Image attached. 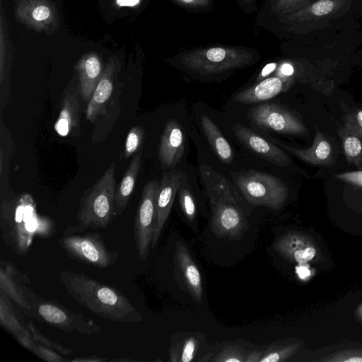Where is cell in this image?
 Instances as JSON below:
<instances>
[{"mask_svg": "<svg viewBox=\"0 0 362 362\" xmlns=\"http://www.w3.org/2000/svg\"><path fill=\"white\" fill-rule=\"evenodd\" d=\"M261 57L259 52L254 47L211 45L183 49L167 62L192 76L211 78L249 67Z\"/></svg>", "mask_w": 362, "mask_h": 362, "instance_id": "1", "label": "cell"}, {"mask_svg": "<svg viewBox=\"0 0 362 362\" xmlns=\"http://www.w3.org/2000/svg\"><path fill=\"white\" fill-rule=\"evenodd\" d=\"M60 280L68 293L91 313L119 322H140L143 317L117 288L83 272L62 271Z\"/></svg>", "mask_w": 362, "mask_h": 362, "instance_id": "2", "label": "cell"}, {"mask_svg": "<svg viewBox=\"0 0 362 362\" xmlns=\"http://www.w3.org/2000/svg\"><path fill=\"white\" fill-rule=\"evenodd\" d=\"M0 227L6 244L21 256L28 252L35 238H48L57 232L53 220L37 213L28 194L1 201Z\"/></svg>", "mask_w": 362, "mask_h": 362, "instance_id": "3", "label": "cell"}, {"mask_svg": "<svg viewBox=\"0 0 362 362\" xmlns=\"http://www.w3.org/2000/svg\"><path fill=\"white\" fill-rule=\"evenodd\" d=\"M200 175L211 208L212 233L220 238H240L248 225L233 185L206 164L201 165Z\"/></svg>", "mask_w": 362, "mask_h": 362, "instance_id": "4", "label": "cell"}, {"mask_svg": "<svg viewBox=\"0 0 362 362\" xmlns=\"http://www.w3.org/2000/svg\"><path fill=\"white\" fill-rule=\"evenodd\" d=\"M115 163L88 189L80 201L78 225L69 226L64 234L83 233L88 228H106L114 216L115 204Z\"/></svg>", "mask_w": 362, "mask_h": 362, "instance_id": "5", "label": "cell"}, {"mask_svg": "<svg viewBox=\"0 0 362 362\" xmlns=\"http://www.w3.org/2000/svg\"><path fill=\"white\" fill-rule=\"evenodd\" d=\"M30 281L23 283L25 296L33 310V317L59 329L86 335H96L100 327L81 313L73 312L53 300L37 296L28 286Z\"/></svg>", "mask_w": 362, "mask_h": 362, "instance_id": "6", "label": "cell"}, {"mask_svg": "<svg viewBox=\"0 0 362 362\" xmlns=\"http://www.w3.org/2000/svg\"><path fill=\"white\" fill-rule=\"evenodd\" d=\"M235 185L253 206L279 209L288 197V188L278 177L255 170L230 172Z\"/></svg>", "mask_w": 362, "mask_h": 362, "instance_id": "7", "label": "cell"}, {"mask_svg": "<svg viewBox=\"0 0 362 362\" xmlns=\"http://www.w3.org/2000/svg\"><path fill=\"white\" fill-rule=\"evenodd\" d=\"M59 243L71 259L99 269L112 266L119 257L117 251L106 247L103 235L98 233L64 234Z\"/></svg>", "mask_w": 362, "mask_h": 362, "instance_id": "8", "label": "cell"}, {"mask_svg": "<svg viewBox=\"0 0 362 362\" xmlns=\"http://www.w3.org/2000/svg\"><path fill=\"white\" fill-rule=\"evenodd\" d=\"M156 180L148 182L144 187L134 225L135 245L140 259L145 261L151 249L156 227V199L159 188Z\"/></svg>", "mask_w": 362, "mask_h": 362, "instance_id": "9", "label": "cell"}, {"mask_svg": "<svg viewBox=\"0 0 362 362\" xmlns=\"http://www.w3.org/2000/svg\"><path fill=\"white\" fill-rule=\"evenodd\" d=\"M247 117L255 126L274 132L304 135L308 133L303 123L291 111L272 103H264L250 108Z\"/></svg>", "mask_w": 362, "mask_h": 362, "instance_id": "10", "label": "cell"}, {"mask_svg": "<svg viewBox=\"0 0 362 362\" xmlns=\"http://www.w3.org/2000/svg\"><path fill=\"white\" fill-rule=\"evenodd\" d=\"M351 0H317L279 18L268 31L279 28L288 33H300L305 24L313 21L328 18L344 11Z\"/></svg>", "mask_w": 362, "mask_h": 362, "instance_id": "11", "label": "cell"}, {"mask_svg": "<svg viewBox=\"0 0 362 362\" xmlns=\"http://www.w3.org/2000/svg\"><path fill=\"white\" fill-rule=\"evenodd\" d=\"M182 180L181 173L175 168L163 173L156 199V221L151 249L157 244Z\"/></svg>", "mask_w": 362, "mask_h": 362, "instance_id": "12", "label": "cell"}, {"mask_svg": "<svg viewBox=\"0 0 362 362\" xmlns=\"http://www.w3.org/2000/svg\"><path fill=\"white\" fill-rule=\"evenodd\" d=\"M233 129L239 141L258 156L279 166L290 165L291 160L281 148L259 136L250 128L237 123Z\"/></svg>", "mask_w": 362, "mask_h": 362, "instance_id": "13", "label": "cell"}, {"mask_svg": "<svg viewBox=\"0 0 362 362\" xmlns=\"http://www.w3.org/2000/svg\"><path fill=\"white\" fill-rule=\"evenodd\" d=\"M185 138L179 123L169 119L160 136L158 158L163 170H170L180 163L185 151Z\"/></svg>", "mask_w": 362, "mask_h": 362, "instance_id": "14", "label": "cell"}, {"mask_svg": "<svg viewBox=\"0 0 362 362\" xmlns=\"http://www.w3.org/2000/svg\"><path fill=\"white\" fill-rule=\"evenodd\" d=\"M16 15L29 27L43 30L56 27L57 13L45 0H23L18 4Z\"/></svg>", "mask_w": 362, "mask_h": 362, "instance_id": "15", "label": "cell"}, {"mask_svg": "<svg viewBox=\"0 0 362 362\" xmlns=\"http://www.w3.org/2000/svg\"><path fill=\"white\" fill-rule=\"evenodd\" d=\"M175 262L187 291L200 303L203 295L202 276L187 248L180 240L175 243Z\"/></svg>", "mask_w": 362, "mask_h": 362, "instance_id": "16", "label": "cell"}, {"mask_svg": "<svg viewBox=\"0 0 362 362\" xmlns=\"http://www.w3.org/2000/svg\"><path fill=\"white\" fill-rule=\"evenodd\" d=\"M30 281L28 276L23 274L11 263L1 262L0 289L15 302L28 316L33 317L32 308L27 300L23 288V283Z\"/></svg>", "mask_w": 362, "mask_h": 362, "instance_id": "17", "label": "cell"}, {"mask_svg": "<svg viewBox=\"0 0 362 362\" xmlns=\"http://www.w3.org/2000/svg\"><path fill=\"white\" fill-rule=\"evenodd\" d=\"M293 82L277 76H270L236 94L234 100L242 104H254L268 100L286 90Z\"/></svg>", "mask_w": 362, "mask_h": 362, "instance_id": "18", "label": "cell"}, {"mask_svg": "<svg viewBox=\"0 0 362 362\" xmlns=\"http://www.w3.org/2000/svg\"><path fill=\"white\" fill-rule=\"evenodd\" d=\"M79 95L78 86L72 83L62 93L60 112L54 124L60 136H67L73 129L80 127Z\"/></svg>", "mask_w": 362, "mask_h": 362, "instance_id": "19", "label": "cell"}, {"mask_svg": "<svg viewBox=\"0 0 362 362\" xmlns=\"http://www.w3.org/2000/svg\"><path fill=\"white\" fill-rule=\"evenodd\" d=\"M115 76L116 64L112 59L104 69L88 103L86 110V119L90 122L93 123L98 117L103 113L114 89Z\"/></svg>", "mask_w": 362, "mask_h": 362, "instance_id": "20", "label": "cell"}, {"mask_svg": "<svg viewBox=\"0 0 362 362\" xmlns=\"http://www.w3.org/2000/svg\"><path fill=\"white\" fill-rule=\"evenodd\" d=\"M311 0H263L257 12L255 25L269 30L280 18L306 6Z\"/></svg>", "mask_w": 362, "mask_h": 362, "instance_id": "21", "label": "cell"}, {"mask_svg": "<svg viewBox=\"0 0 362 362\" xmlns=\"http://www.w3.org/2000/svg\"><path fill=\"white\" fill-rule=\"evenodd\" d=\"M77 72L80 95L89 102L103 72L100 59L93 54L85 57L78 64Z\"/></svg>", "mask_w": 362, "mask_h": 362, "instance_id": "22", "label": "cell"}, {"mask_svg": "<svg viewBox=\"0 0 362 362\" xmlns=\"http://www.w3.org/2000/svg\"><path fill=\"white\" fill-rule=\"evenodd\" d=\"M280 146L304 162L313 165H327L332 160V145L324 134L316 131L312 146L307 148H294L283 144Z\"/></svg>", "mask_w": 362, "mask_h": 362, "instance_id": "23", "label": "cell"}, {"mask_svg": "<svg viewBox=\"0 0 362 362\" xmlns=\"http://www.w3.org/2000/svg\"><path fill=\"white\" fill-rule=\"evenodd\" d=\"M141 167V151L132 158L122 180L115 191L114 216H120L125 210L134 191Z\"/></svg>", "mask_w": 362, "mask_h": 362, "instance_id": "24", "label": "cell"}, {"mask_svg": "<svg viewBox=\"0 0 362 362\" xmlns=\"http://www.w3.org/2000/svg\"><path fill=\"white\" fill-rule=\"evenodd\" d=\"M201 124L202 130L215 153L223 163L230 164L234 157L233 149L218 127L204 115L201 117Z\"/></svg>", "mask_w": 362, "mask_h": 362, "instance_id": "25", "label": "cell"}, {"mask_svg": "<svg viewBox=\"0 0 362 362\" xmlns=\"http://www.w3.org/2000/svg\"><path fill=\"white\" fill-rule=\"evenodd\" d=\"M0 324L16 340L31 337L30 332L23 326L16 317L11 304V299L1 289H0Z\"/></svg>", "mask_w": 362, "mask_h": 362, "instance_id": "26", "label": "cell"}, {"mask_svg": "<svg viewBox=\"0 0 362 362\" xmlns=\"http://www.w3.org/2000/svg\"><path fill=\"white\" fill-rule=\"evenodd\" d=\"M339 135L341 138L342 146L346 160L358 166L362 165V136H360L345 127L339 129Z\"/></svg>", "mask_w": 362, "mask_h": 362, "instance_id": "27", "label": "cell"}, {"mask_svg": "<svg viewBox=\"0 0 362 362\" xmlns=\"http://www.w3.org/2000/svg\"><path fill=\"white\" fill-rule=\"evenodd\" d=\"M198 349V341L190 336L182 340L170 350L172 362H190L194 359Z\"/></svg>", "mask_w": 362, "mask_h": 362, "instance_id": "28", "label": "cell"}, {"mask_svg": "<svg viewBox=\"0 0 362 362\" xmlns=\"http://www.w3.org/2000/svg\"><path fill=\"white\" fill-rule=\"evenodd\" d=\"M23 347L41 359L49 362H63L67 361L59 353L37 342L33 337H25L17 340Z\"/></svg>", "mask_w": 362, "mask_h": 362, "instance_id": "29", "label": "cell"}, {"mask_svg": "<svg viewBox=\"0 0 362 362\" xmlns=\"http://www.w3.org/2000/svg\"><path fill=\"white\" fill-rule=\"evenodd\" d=\"M182 180L179 188V202L182 211L189 221H193L197 216V206L193 193L187 185Z\"/></svg>", "mask_w": 362, "mask_h": 362, "instance_id": "30", "label": "cell"}, {"mask_svg": "<svg viewBox=\"0 0 362 362\" xmlns=\"http://www.w3.org/2000/svg\"><path fill=\"white\" fill-rule=\"evenodd\" d=\"M144 139V130L141 126L133 127L128 132L124 148V156L127 158L133 156L135 153L141 151Z\"/></svg>", "mask_w": 362, "mask_h": 362, "instance_id": "31", "label": "cell"}, {"mask_svg": "<svg viewBox=\"0 0 362 362\" xmlns=\"http://www.w3.org/2000/svg\"><path fill=\"white\" fill-rule=\"evenodd\" d=\"M28 326L32 337L39 344L55 351L62 355H68L72 353V350L71 349L47 337L37 328L32 321L28 322Z\"/></svg>", "mask_w": 362, "mask_h": 362, "instance_id": "32", "label": "cell"}, {"mask_svg": "<svg viewBox=\"0 0 362 362\" xmlns=\"http://www.w3.org/2000/svg\"><path fill=\"white\" fill-rule=\"evenodd\" d=\"M175 6L193 13H209L214 8V0H170Z\"/></svg>", "mask_w": 362, "mask_h": 362, "instance_id": "33", "label": "cell"}, {"mask_svg": "<svg viewBox=\"0 0 362 362\" xmlns=\"http://www.w3.org/2000/svg\"><path fill=\"white\" fill-rule=\"evenodd\" d=\"M245 356L243 349L237 346H226L223 349L212 359L214 362H245Z\"/></svg>", "mask_w": 362, "mask_h": 362, "instance_id": "34", "label": "cell"}, {"mask_svg": "<svg viewBox=\"0 0 362 362\" xmlns=\"http://www.w3.org/2000/svg\"><path fill=\"white\" fill-rule=\"evenodd\" d=\"M291 346L283 349L272 348L263 353L259 362H279L284 360L293 351Z\"/></svg>", "mask_w": 362, "mask_h": 362, "instance_id": "35", "label": "cell"}, {"mask_svg": "<svg viewBox=\"0 0 362 362\" xmlns=\"http://www.w3.org/2000/svg\"><path fill=\"white\" fill-rule=\"evenodd\" d=\"M344 127L362 136V110H356L345 117Z\"/></svg>", "mask_w": 362, "mask_h": 362, "instance_id": "36", "label": "cell"}, {"mask_svg": "<svg viewBox=\"0 0 362 362\" xmlns=\"http://www.w3.org/2000/svg\"><path fill=\"white\" fill-rule=\"evenodd\" d=\"M335 177L344 182L362 187V170L339 173Z\"/></svg>", "mask_w": 362, "mask_h": 362, "instance_id": "37", "label": "cell"}, {"mask_svg": "<svg viewBox=\"0 0 362 362\" xmlns=\"http://www.w3.org/2000/svg\"><path fill=\"white\" fill-rule=\"evenodd\" d=\"M315 255V250L308 247L295 251L291 256L298 262L303 263L311 260Z\"/></svg>", "mask_w": 362, "mask_h": 362, "instance_id": "38", "label": "cell"}, {"mask_svg": "<svg viewBox=\"0 0 362 362\" xmlns=\"http://www.w3.org/2000/svg\"><path fill=\"white\" fill-rule=\"evenodd\" d=\"M259 0H235L238 7L247 15H253L259 10Z\"/></svg>", "mask_w": 362, "mask_h": 362, "instance_id": "39", "label": "cell"}, {"mask_svg": "<svg viewBox=\"0 0 362 362\" xmlns=\"http://www.w3.org/2000/svg\"><path fill=\"white\" fill-rule=\"evenodd\" d=\"M263 355V352L260 351H253L249 352L245 356V362H257L260 361L262 356Z\"/></svg>", "mask_w": 362, "mask_h": 362, "instance_id": "40", "label": "cell"}, {"mask_svg": "<svg viewBox=\"0 0 362 362\" xmlns=\"http://www.w3.org/2000/svg\"><path fill=\"white\" fill-rule=\"evenodd\" d=\"M108 361L107 358L100 357V356H88L86 358H75L73 360H71V361H81V362H92V361H96V362H103Z\"/></svg>", "mask_w": 362, "mask_h": 362, "instance_id": "41", "label": "cell"}, {"mask_svg": "<svg viewBox=\"0 0 362 362\" xmlns=\"http://www.w3.org/2000/svg\"><path fill=\"white\" fill-rule=\"evenodd\" d=\"M141 0H117V3L120 6H134L140 3Z\"/></svg>", "mask_w": 362, "mask_h": 362, "instance_id": "42", "label": "cell"}, {"mask_svg": "<svg viewBox=\"0 0 362 362\" xmlns=\"http://www.w3.org/2000/svg\"><path fill=\"white\" fill-rule=\"evenodd\" d=\"M297 273L298 274L300 278H305L309 276L310 271L303 267H299L296 269Z\"/></svg>", "mask_w": 362, "mask_h": 362, "instance_id": "43", "label": "cell"}, {"mask_svg": "<svg viewBox=\"0 0 362 362\" xmlns=\"http://www.w3.org/2000/svg\"><path fill=\"white\" fill-rule=\"evenodd\" d=\"M344 361L346 362H362V358L361 357H352L349 358Z\"/></svg>", "mask_w": 362, "mask_h": 362, "instance_id": "44", "label": "cell"}]
</instances>
